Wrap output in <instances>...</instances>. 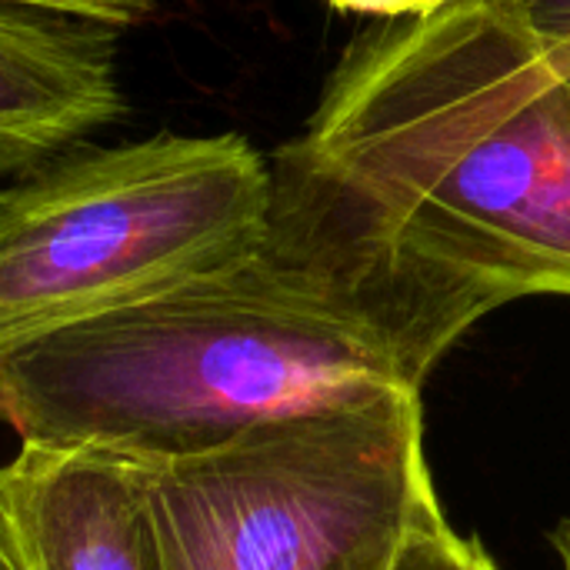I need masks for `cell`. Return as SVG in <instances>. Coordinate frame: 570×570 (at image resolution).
<instances>
[{"instance_id": "obj_1", "label": "cell", "mask_w": 570, "mask_h": 570, "mask_svg": "<svg viewBox=\"0 0 570 570\" xmlns=\"http://www.w3.org/2000/svg\"><path fill=\"white\" fill-rule=\"evenodd\" d=\"M297 144L357 194L444 351L570 297V83L498 0L357 37Z\"/></svg>"}, {"instance_id": "obj_2", "label": "cell", "mask_w": 570, "mask_h": 570, "mask_svg": "<svg viewBox=\"0 0 570 570\" xmlns=\"http://www.w3.org/2000/svg\"><path fill=\"white\" fill-rule=\"evenodd\" d=\"M421 394L394 351L297 247L0 354V424L20 444L194 458L250 431Z\"/></svg>"}, {"instance_id": "obj_3", "label": "cell", "mask_w": 570, "mask_h": 570, "mask_svg": "<svg viewBox=\"0 0 570 570\" xmlns=\"http://www.w3.org/2000/svg\"><path fill=\"white\" fill-rule=\"evenodd\" d=\"M267 207L240 134L83 140L0 184V354L244 261Z\"/></svg>"}, {"instance_id": "obj_4", "label": "cell", "mask_w": 570, "mask_h": 570, "mask_svg": "<svg viewBox=\"0 0 570 570\" xmlns=\"http://www.w3.org/2000/svg\"><path fill=\"white\" fill-rule=\"evenodd\" d=\"M130 461L150 570H394L441 504L414 391Z\"/></svg>"}, {"instance_id": "obj_5", "label": "cell", "mask_w": 570, "mask_h": 570, "mask_svg": "<svg viewBox=\"0 0 570 570\" xmlns=\"http://www.w3.org/2000/svg\"><path fill=\"white\" fill-rule=\"evenodd\" d=\"M117 30L0 3V184L124 117Z\"/></svg>"}, {"instance_id": "obj_6", "label": "cell", "mask_w": 570, "mask_h": 570, "mask_svg": "<svg viewBox=\"0 0 570 570\" xmlns=\"http://www.w3.org/2000/svg\"><path fill=\"white\" fill-rule=\"evenodd\" d=\"M0 524L23 570H150L127 454L20 444L0 468Z\"/></svg>"}, {"instance_id": "obj_7", "label": "cell", "mask_w": 570, "mask_h": 570, "mask_svg": "<svg viewBox=\"0 0 570 570\" xmlns=\"http://www.w3.org/2000/svg\"><path fill=\"white\" fill-rule=\"evenodd\" d=\"M394 570H501L474 534H458L444 508H431L411 531Z\"/></svg>"}, {"instance_id": "obj_8", "label": "cell", "mask_w": 570, "mask_h": 570, "mask_svg": "<svg viewBox=\"0 0 570 570\" xmlns=\"http://www.w3.org/2000/svg\"><path fill=\"white\" fill-rule=\"evenodd\" d=\"M0 3L80 17V20H94V23H104L114 30L137 27L160 7V0H0Z\"/></svg>"}, {"instance_id": "obj_9", "label": "cell", "mask_w": 570, "mask_h": 570, "mask_svg": "<svg viewBox=\"0 0 570 570\" xmlns=\"http://www.w3.org/2000/svg\"><path fill=\"white\" fill-rule=\"evenodd\" d=\"M508 7L544 47L551 57L570 53V0H498Z\"/></svg>"}, {"instance_id": "obj_10", "label": "cell", "mask_w": 570, "mask_h": 570, "mask_svg": "<svg viewBox=\"0 0 570 570\" xmlns=\"http://www.w3.org/2000/svg\"><path fill=\"white\" fill-rule=\"evenodd\" d=\"M334 10L344 13H367V17H384V20H404V17H428L451 0H324Z\"/></svg>"}, {"instance_id": "obj_11", "label": "cell", "mask_w": 570, "mask_h": 570, "mask_svg": "<svg viewBox=\"0 0 570 570\" xmlns=\"http://www.w3.org/2000/svg\"><path fill=\"white\" fill-rule=\"evenodd\" d=\"M548 544H551L561 570H570V514L548 531Z\"/></svg>"}, {"instance_id": "obj_12", "label": "cell", "mask_w": 570, "mask_h": 570, "mask_svg": "<svg viewBox=\"0 0 570 570\" xmlns=\"http://www.w3.org/2000/svg\"><path fill=\"white\" fill-rule=\"evenodd\" d=\"M0 570H23L13 544H10V538H7V531H3V524H0Z\"/></svg>"}, {"instance_id": "obj_13", "label": "cell", "mask_w": 570, "mask_h": 570, "mask_svg": "<svg viewBox=\"0 0 570 570\" xmlns=\"http://www.w3.org/2000/svg\"><path fill=\"white\" fill-rule=\"evenodd\" d=\"M551 60L558 63V70H561V73L568 77V83H570V53H568V57H551Z\"/></svg>"}, {"instance_id": "obj_14", "label": "cell", "mask_w": 570, "mask_h": 570, "mask_svg": "<svg viewBox=\"0 0 570 570\" xmlns=\"http://www.w3.org/2000/svg\"><path fill=\"white\" fill-rule=\"evenodd\" d=\"M564 57H568V53H564Z\"/></svg>"}]
</instances>
